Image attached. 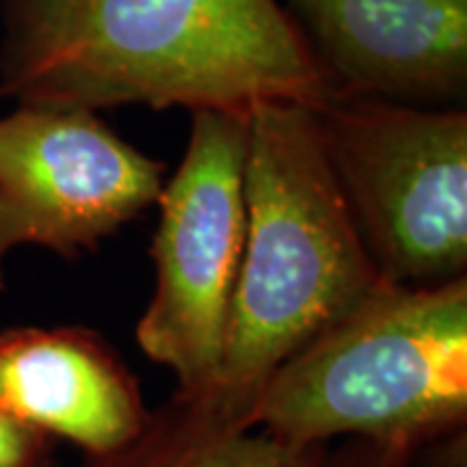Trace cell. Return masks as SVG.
<instances>
[{"label": "cell", "mask_w": 467, "mask_h": 467, "mask_svg": "<svg viewBox=\"0 0 467 467\" xmlns=\"http://www.w3.org/2000/svg\"><path fill=\"white\" fill-rule=\"evenodd\" d=\"M319 135L384 284L467 278V112L333 99Z\"/></svg>", "instance_id": "obj_4"}, {"label": "cell", "mask_w": 467, "mask_h": 467, "mask_svg": "<svg viewBox=\"0 0 467 467\" xmlns=\"http://www.w3.org/2000/svg\"><path fill=\"white\" fill-rule=\"evenodd\" d=\"M247 426L294 444L429 447L465 434L467 278L379 284L265 382Z\"/></svg>", "instance_id": "obj_3"}, {"label": "cell", "mask_w": 467, "mask_h": 467, "mask_svg": "<svg viewBox=\"0 0 467 467\" xmlns=\"http://www.w3.org/2000/svg\"><path fill=\"white\" fill-rule=\"evenodd\" d=\"M0 97L229 115L333 99L281 0H0Z\"/></svg>", "instance_id": "obj_1"}, {"label": "cell", "mask_w": 467, "mask_h": 467, "mask_svg": "<svg viewBox=\"0 0 467 467\" xmlns=\"http://www.w3.org/2000/svg\"><path fill=\"white\" fill-rule=\"evenodd\" d=\"M333 467H467V436H450L429 447L346 439L333 447Z\"/></svg>", "instance_id": "obj_10"}, {"label": "cell", "mask_w": 467, "mask_h": 467, "mask_svg": "<svg viewBox=\"0 0 467 467\" xmlns=\"http://www.w3.org/2000/svg\"><path fill=\"white\" fill-rule=\"evenodd\" d=\"M281 3L333 99L465 107L467 0Z\"/></svg>", "instance_id": "obj_7"}, {"label": "cell", "mask_w": 467, "mask_h": 467, "mask_svg": "<svg viewBox=\"0 0 467 467\" xmlns=\"http://www.w3.org/2000/svg\"><path fill=\"white\" fill-rule=\"evenodd\" d=\"M0 410L84 457L128 447L149 423L140 384L91 327H8L0 333Z\"/></svg>", "instance_id": "obj_8"}, {"label": "cell", "mask_w": 467, "mask_h": 467, "mask_svg": "<svg viewBox=\"0 0 467 467\" xmlns=\"http://www.w3.org/2000/svg\"><path fill=\"white\" fill-rule=\"evenodd\" d=\"M81 467H333L330 444H294L226 413L216 400L171 395L128 447Z\"/></svg>", "instance_id": "obj_9"}, {"label": "cell", "mask_w": 467, "mask_h": 467, "mask_svg": "<svg viewBox=\"0 0 467 467\" xmlns=\"http://www.w3.org/2000/svg\"><path fill=\"white\" fill-rule=\"evenodd\" d=\"M167 164L99 112L16 107L0 117V291L21 247L73 260L156 205Z\"/></svg>", "instance_id": "obj_6"}, {"label": "cell", "mask_w": 467, "mask_h": 467, "mask_svg": "<svg viewBox=\"0 0 467 467\" xmlns=\"http://www.w3.org/2000/svg\"><path fill=\"white\" fill-rule=\"evenodd\" d=\"M247 119L190 112L182 161L156 201V288L135 325V340L153 364L177 377V395L195 400L218 402L247 229Z\"/></svg>", "instance_id": "obj_5"}, {"label": "cell", "mask_w": 467, "mask_h": 467, "mask_svg": "<svg viewBox=\"0 0 467 467\" xmlns=\"http://www.w3.org/2000/svg\"><path fill=\"white\" fill-rule=\"evenodd\" d=\"M244 208L218 387V405L239 420L284 361L384 284L335 180L312 107L270 101L252 109Z\"/></svg>", "instance_id": "obj_2"}, {"label": "cell", "mask_w": 467, "mask_h": 467, "mask_svg": "<svg viewBox=\"0 0 467 467\" xmlns=\"http://www.w3.org/2000/svg\"><path fill=\"white\" fill-rule=\"evenodd\" d=\"M0 467H57L47 436L21 426L0 410Z\"/></svg>", "instance_id": "obj_11"}]
</instances>
